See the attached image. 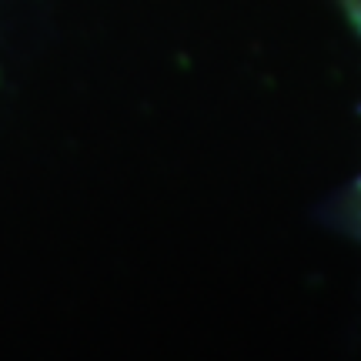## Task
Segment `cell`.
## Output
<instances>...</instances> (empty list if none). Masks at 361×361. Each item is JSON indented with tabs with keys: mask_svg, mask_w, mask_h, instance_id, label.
Listing matches in <instances>:
<instances>
[{
	"mask_svg": "<svg viewBox=\"0 0 361 361\" xmlns=\"http://www.w3.org/2000/svg\"><path fill=\"white\" fill-rule=\"evenodd\" d=\"M345 4V11H348V17H351V24L358 27V34H361V0H341Z\"/></svg>",
	"mask_w": 361,
	"mask_h": 361,
	"instance_id": "obj_1",
	"label": "cell"
},
{
	"mask_svg": "<svg viewBox=\"0 0 361 361\" xmlns=\"http://www.w3.org/2000/svg\"><path fill=\"white\" fill-rule=\"evenodd\" d=\"M355 214H358V228H361V188H358V204H355Z\"/></svg>",
	"mask_w": 361,
	"mask_h": 361,
	"instance_id": "obj_2",
	"label": "cell"
}]
</instances>
